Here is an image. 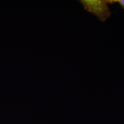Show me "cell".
Masks as SVG:
<instances>
[{
    "instance_id": "cell-1",
    "label": "cell",
    "mask_w": 124,
    "mask_h": 124,
    "mask_svg": "<svg viewBox=\"0 0 124 124\" xmlns=\"http://www.w3.org/2000/svg\"><path fill=\"white\" fill-rule=\"evenodd\" d=\"M80 2L85 9L93 13L102 21L106 20L111 15L107 0H80Z\"/></svg>"
},
{
    "instance_id": "cell-2",
    "label": "cell",
    "mask_w": 124,
    "mask_h": 124,
    "mask_svg": "<svg viewBox=\"0 0 124 124\" xmlns=\"http://www.w3.org/2000/svg\"><path fill=\"white\" fill-rule=\"evenodd\" d=\"M117 2H118L120 5L124 9V0H117Z\"/></svg>"
}]
</instances>
